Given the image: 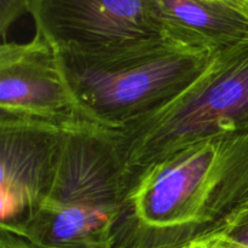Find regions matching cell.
<instances>
[{"mask_svg":"<svg viewBox=\"0 0 248 248\" xmlns=\"http://www.w3.org/2000/svg\"><path fill=\"white\" fill-rule=\"evenodd\" d=\"M248 201V133L184 145L128 186L114 248H182Z\"/></svg>","mask_w":248,"mask_h":248,"instance_id":"obj_1","label":"cell"},{"mask_svg":"<svg viewBox=\"0 0 248 248\" xmlns=\"http://www.w3.org/2000/svg\"><path fill=\"white\" fill-rule=\"evenodd\" d=\"M128 183L118 131H67L41 205L21 224L1 228L36 248H110Z\"/></svg>","mask_w":248,"mask_h":248,"instance_id":"obj_2","label":"cell"},{"mask_svg":"<svg viewBox=\"0 0 248 248\" xmlns=\"http://www.w3.org/2000/svg\"><path fill=\"white\" fill-rule=\"evenodd\" d=\"M242 133H248V40L213 53L181 93L118 128L130 183L184 145Z\"/></svg>","mask_w":248,"mask_h":248,"instance_id":"obj_3","label":"cell"},{"mask_svg":"<svg viewBox=\"0 0 248 248\" xmlns=\"http://www.w3.org/2000/svg\"><path fill=\"white\" fill-rule=\"evenodd\" d=\"M58 56L73 92L92 120L118 130L181 93L213 53L167 38L125 52Z\"/></svg>","mask_w":248,"mask_h":248,"instance_id":"obj_4","label":"cell"},{"mask_svg":"<svg viewBox=\"0 0 248 248\" xmlns=\"http://www.w3.org/2000/svg\"><path fill=\"white\" fill-rule=\"evenodd\" d=\"M28 14L61 53L108 55L167 39L155 0H29Z\"/></svg>","mask_w":248,"mask_h":248,"instance_id":"obj_5","label":"cell"},{"mask_svg":"<svg viewBox=\"0 0 248 248\" xmlns=\"http://www.w3.org/2000/svg\"><path fill=\"white\" fill-rule=\"evenodd\" d=\"M0 119H18L65 131L98 125L78 101L58 52L40 35L0 45Z\"/></svg>","mask_w":248,"mask_h":248,"instance_id":"obj_6","label":"cell"},{"mask_svg":"<svg viewBox=\"0 0 248 248\" xmlns=\"http://www.w3.org/2000/svg\"><path fill=\"white\" fill-rule=\"evenodd\" d=\"M67 131L48 124L0 119V216L12 228L31 217L47 194Z\"/></svg>","mask_w":248,"mask_h":248,"instance_id":"obj_7","label":"cell"},{"mask_svg":"<svg viewBox=\"0 0 248 248\" xmlns=\"http://www.w3.org/2000/svg\"><path fill=\"white\" fill-rule=\"evenodd\" d=\"M167 38L217 52L248 40V0H155Z\"/></svg>","mask_w":248,"mask_h":248,"instance_id":"obj_8","label":"cell"},{"mask_svg":"<svg viewBox=\"0 0 248 248\" xmlns=\"http://www.w3.org/2000/svg\"><path fill=\"white\" fill-rule=\"evenodd\" d=\"M212 232H222L230 239L248 247V208L234 212Z\"/></svg>","mask_w":248,"mask_h":248,"instance_id":"obj_9","label":"cell"},{"mask_svg":"<svg viewBox=\"0 0 248 248\" xmlns=\"http://www.w3.org/2000/svg\"><path fill=\"white\" fill-rule=\"evenodd\" d=\"M29 0H0V33L1 43L6 41L10 27L23 14L28 12Z\"/></svg>","mask_w":248,"mask_h":248,"instance_id":"obj_10","label":"cell"},{"mask_svg":"<svg viewBox=\"0 0 248 248\" xmlns=\"http://www.w3.org/2000/svg\"><path fill=\"white\" fill-rule=\"evenodd\" d=\"M182 248H248L218 232H210Z\"/></svg>","mask_w":248,"mask_h":248,"instance_id":"obj_11","label":"cell"},{"mask_svg":"<svg viewBox=\"0 0 248 248\" xmlns=\"http://www.w3.org/2000/svg\"><path fill=\"white\" fill-rule=\"evenodd\" d=\"M0 248H36L19 235L0 228Z\"/></svg>","mask_w":248,"mask_h":248,"instance_id":"obj_12","label":"cell"},{"mask_svg":"<svg viewBox=\"0 0 248 248\" xmlns=\"http://www.w3.org/2000/svg\"><path fill=\"white\" fill-rule=\"evenodd\" d=\"M247 208H248V201H247L246 203H245V205H242L241 207H240L237 211H240V210H247Z\"/></svg>","mask_w":248,"mask_h":248,"instance_id":"obj_13","label":"cell"},{"mask_svg":"<svg viewBox=\"0 0 248 248\" xmlns=\"http://www.w3.org/2000/svg\"><path fill=\"white\" fill-rule=\"evenodd\" d=\"M110 248H114V247H110Z\"/></svg>","mask_w":248,"mask_h":248,"instance_id":"obj_14","label":"cell"}]
</instances>
